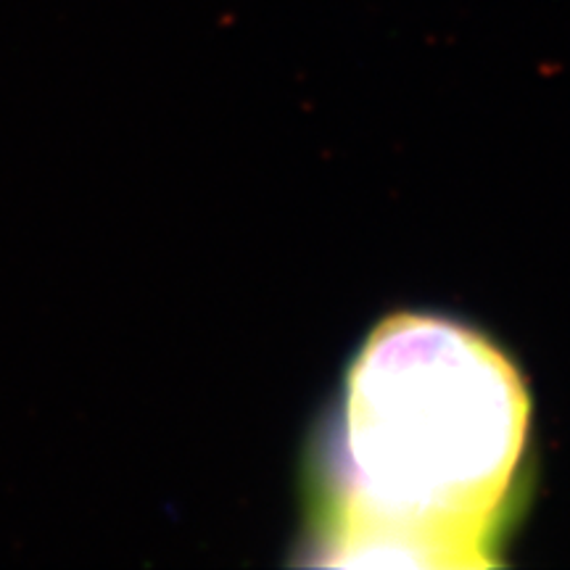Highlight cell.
Segmentation results:
<instances>
[{"mask_svg": "<svg viewBox=\"0 0 570 570\" xmlns=\"http://www.w3.org/2000/svg\"><path fill=\"white\" fill-rule=\"evenodd\" d=\"M525 431L523 383L487 338L389 320L348 375L323 550L346 566H487Z\"/></svg>", "mask_w": 570, "mask_h": 570, "instance_id": "obj_1", "label": "cell"}]
</instances>
